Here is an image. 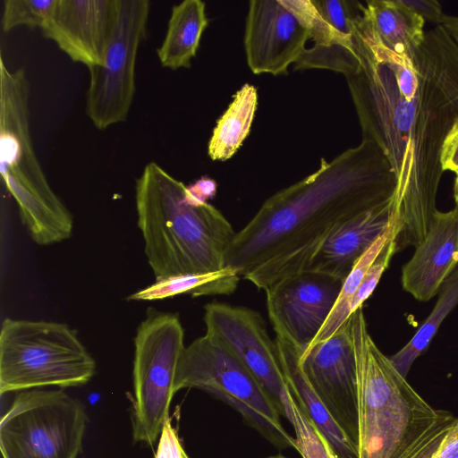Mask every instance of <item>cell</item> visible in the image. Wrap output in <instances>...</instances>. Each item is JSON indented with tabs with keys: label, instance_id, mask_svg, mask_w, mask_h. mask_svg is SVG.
<instances>
[{
	"label": "cell",
	"instance_id": "cell-29",
	"mask_svg": "<svg viewBox=\"0 0 458 458\" xmlns=\"http://www.w3.org/2000/svg\"><path fill=\"white\" fill-rule=\"evenodd\" d=\"M440 165L443 171L458 174V116L454 121L442 143Z\"/></svg>",
	"mask_w": 458,
	"mask_h": 458
},
{
	"label": "cell",
	"instance_id": "cell-6",
	"mask_svg": "<svg viewBox=\"0 0 458 458\" xmlns=\"http://www.w3.org/2000/svg\"><path fill=\"white\" fill-rule=\"evenodd\" d=\"M184 388L212 394L240 413L274 445L294 448V437L283 426L273 398L251 372L208 334L185 346L180 358L174 391Z\"/></svg>",
	"mask_w": 458,
	"mask_h": 458
},
{
	"label": "cell",
	"instance_id": "cell-21",
	"mask_svg": "<svg viewBox=\"0 0 458 458\" xmlns=\"http://www.w3.org/2000/svg\"><path fill=\"white\" fill-rule=\"evenodd\" d=\"M256 88L245 83L233 96L226 111L217 121L208 146L214 161L232 157L248 136L257 109Z\"/></svg>",
	"mask_w": 458,
	"mask_h": 458
},
{
	"label": "cell",
	"instance_id": "cell-26",
	"mask_svg": "<svg viewBox=\"0 0 458 458\" xmlns=\"http://www.w3.org/2000/svg\"><path fill=\"white\" fill-rule=\"evenodd\" d=\"M284 417L294 431V448L302 458H339L317 424L298 406L290 391Z\"/></svg>",
	"mask_w": 458,
	"mask_h": 458
},
{
	"label": "cell",
	"instance_id": "cell-2",
	"mask_svg": "<svg viewBox=\"0 0 458 458\" xmlns=\"http://www.w3.org/2000/svg\"><path fill=\"white\" fill-rule=\"evenodd\" d=\"M358 389V458H431L455 420L431 406L370 336L362 307L350 318Z\"/></svg>",
	"mask_w": 458,
	"mask_h": 458
},
{
	"label": "cell",
	"instance_id": "cell-18",
	"mask_svg": "<svg viewBox=\"0 0 458 458\" xmlns=\"http://www.w3.org/2000/svg\"><path fill=\"white\" fill-rule=\"evenodd\" d=\"M276 335L281 367L293 398L323 432L339 458H358L356 445L332 419L301 371L299 360L303 351L282 332Z\"/></svg>",
	"mask_w": 458,
	"mask_h": 458
},
{
	"label": "cell",
	"instance_id": "cell-7",
	"mask_svg": "<svg viewBox=\"0 0 458 458\" xmlns=\"http://www.w3.org/2000/svg\"><path fill=\"white\" fill-rule=\"evenodd\" d=\"M87 420L63 388L19 392L0 421L3 458H77Z\"/></svg>",
	"mask_w": 458,
	"mask_h": 458
},
{
	"label": "cell",
	"instance_id": "cell-1",
	"mask_svg": "<svg viewBox=\"0 0 458 458\" xmlns=\"http://www.w3.org/2000/svg\"><path fill=\"white\" fill-rule=\"evenodd\" d=\"M397 179L384 151L362 140L331 161L268 198L235 233L225 267L266 291L306 270L341 224L394 195Z\"/></svg>",
	"mask_w": 458,
	"mask_h": 458
},
{
	"label": "cell",
	"instance_id": "cell-17",
	"mask_svg": "<svg viewBox=\"0 0 458 458\" xmlns=\"http://www.w3.org/2000/svg\"><path fill=\"white\" fill-rule=\"evenodd\" d=\"M393 203L394 197L338 225L322 243L306 270L344 281L359 259L390 225Z\"/></svg>",
	"mask_w": 458,
	"mask_h": 458
},
{
	"label": "cell",
	"instance_id": "cell-12",
	"mask_svg": "<svg viewBox=\"0 0 458 458\" xmlns=\"http://www.w3.org/2000/svg\"><path fill=\"white\" fill-rule=\"evenodd\" d=\"M299 364L320 403L357 446V369L350 320L327 339L307 348Z\"/></svg>",
	"mask_w": 458,
	"mask_h": 458
},
{
	"label": "cell",
	"instance_id": "cell-5",
	"mask_svg": "<svg viewBox=\"0 0 458 458\" xmlns=\"http://www.w3.org/2000/svg\"><path fill=\"white\" fill-rule=\"evenodd\" d=\"M96 362L67 324L6 318L0 331V394L87 384Z\"/></svg>",
	"mask_w": 458,
	"mask_h": 458
},
{
	"label": "cell",
	"instance_id": "cell-13",
	"mask_svg": "<svg viewBox=\"0 0 458 458\" xmlns=\"http://www.w3.org/2000/svg\"><path fill=\"white\" fill-rule=\"evenodd\" d=\"M344 282L305 270L267 288V309L275 332L284 333L304 352L328 318Z\"/></svg>",
	"mask_w": 458,
	"mask_h": 458
},
{
	"label": "cell",
	"instance_id": "cell-15",
	"mask_svg": "<svg viewBox=\"0 0 458 458\" xmlns=\"http://www.w3.org/2000/svg\"><path fill=\"white\" fill-rule=\"evenodd\" d=\"M361 5V4H360ZM311 46L305 47L294 70L326 69L345 77L360 66L354 32L360 8L356 1L316 0Z\"/></svg>",
	"mask_w": 458,
	"mask_h": 458
},
{
	"label": "cell",
	"instance_id": "cell-24",
	"mask_svg": "<svg viewBox=\"0 0 458 458\" xmlns=\"http://www.w3.org/2000/svg\"><path fill=\"white\" fill-rule=\"evenodd\" d=\"M393 231V219L387 229L356 262L345 278L336 303L328 318L310 346L330 337L351 317L349 305L368 269L386 244ZM309 346V347H310ZM308 347V348H309Z\"/></svg>",
	"mask_w": 458,
	"mask_h": 458
},
{
	"label": "cell",
	"instance_id": "cell-16",
	"mask_svg": "<svg viewBox=\"0 0 458 458\" xmlns=\"http://www.w3.org/2000/svg\"><path fill=\"white\" fill-rule=\"evenodd\" d=\"M457 267L458 206L436 211L426 236L403 267V288L418 301H429Z\"/></svg>",
	"mask_w": 458,
	"mask_h": 458
},
{
	"label": "cell",
	"instance_id": "cell-20",
	"mask_svg": "<svg viewBox=\"0 0 458 458\" xmlns=\"http://www.w3.org/2000/svg\"><path fill=\"white\" fill-rule=\"evenodd\" d=\"M208 24L201 0H184L174 5L165 38L157 50L161 65L171 70L190 68Z\"/></svg>",
	"mask_w": 458,
	"mask_h": 458
},
{
	"label": "cell",
	"instance_id": "cell-25",
	"mask_svg": "<svg viewBox=\"0 0 458 458\" xmlns=\"http://www.w3.org/2000/svg\"><path fill=\"white\" fill-rule=\"evenodd\" d=\"M355 33L369 52L392 72L401 96L412 101L419 89V76L413 59L376 41L362 26L360 13L356 21Z\"/></svg>",
	"mask_w": 458,
	"mask_h": 458
},
{
	"label": "cell",
	"instance_id": "cell-19",
	"mask_svg": "<svg viewBox=\"0 0 458 458\" xmlns=\"http://www.w3.org/2000/svg\"><path fill=\"white\" fill-rule=\"evenodd\" d=\"M360 9V22L376 41L413 59L425 39L422 17L403 0H370Z\"/></svg>",
	"mask_w": 458,
	"mask_h": 458
},
{
	"label": "cell",
	"instance_id": "cell-10",
	"mask_svg": "<svg viewBox=\"0 0 458 458\" xmlns=\"http://www.w3.org/2000/svg\"><path fill=\"white\" fill-rule=\"evenodd\" d=\"M312 0H252L246 18L244 47L255 74H286L310 40Z\"/></svg>",
	"mask_w": 458,
	"mask_h": 458
},
{
	"label": "cell",
	"instance_id": "cell-35",
	"mask_svg": "<svg viewBox=\"0 0 458 458\" xmlns=\"http://www.w3.org/2000/svg\"><path fill=\"white\" fill-rule=\"evenodd\" d=\"M454 197L456 202V206H458V174H456L454 184Z\"/></svg>",
	"mask_w": 458,
	"mask_h": 458
},
{
	"label": "cell",
	"instance_id": "cell-23",
	"mask_svg": "<svg viewBox=\"0 0 458 458\" xmlns=\"http://www.w3.org/2000/svg\"><path fill=\"white\" fill-rule=\"evenodd\" d=\"M439 292L438 300L431 313L415 335L402 349L389 357L404 377H407L416 359L428 348L442 322L458 305V267L445 281Z\"/></svg>",
	"mask_w": 458,
	"mask_h": 458
},
{
	"label": "cell",
	"instance_id": "cell-3",
	"mask_svg": "<svg viewBox=\"0 0 458 458\" xmlns=\"http://www.w3.org/2000/svg\"><path fill=\"white\" fill-rule=\"evenodd\" d=\"M185 188L155 162L147 164L136 180L138 226L156 280L225 267L236 233L211 204L189 202Z\"/></svg>",
	"mask_w": 458,
	"mask_h": 458
},
{
	"label": "cell",
	"instance_id": "cell-8",
	"mask_svg": "<svg viewBox=\"0 0 458 458\" xmlns=\"http://www.w3.org/2000/svg\"><path fill=\"white\" fill-rule=\"evenodd\" d=\"M184 330L176 314L151 311L134 338L132 438L153 445L167 421Z\"/></svg>",
	"mask_w": 458,
	"mask_h": 458
},
{
	"label": "cell",
	"instance_id": "cell-32",
	"mask_svg": "<svg viewBox=\"0 0 458 458\" xmlns=\"http://www.w3.org/2000/svg\"><path fill=\"white\" fill-rule=\"evenodd\" d=\"M403 4L424 19L440 23L444 16L442 7L437 1L403 0Z\"/></svg>",
	"mask_w": 458,
	"mask_h": 458
},
{
	"label": "cell",
	"instance_id": "cell-31",
	"mask_svg": "<svg viewBox=\"0 0 458 458\" xmlns=\"http://www.w3.org/2000/svg\"><path fill=\"white\" fill-rule=\"evenodd\" d=\"M216 192V182L208 177H201L185 188V198L195 205L208 203Z\"/></svg>",
	"mask_w": 458,
	"mask_h": 458
},
{
	"label": "cell",
	"instance_id": "cell-27",
	"mask_svg": "<svg viewBox=\"0 0 458 458\" xmlns=\"http://www.w3.org/2000/svg\"><path fill=\"white\" fill-rule=\"evenodd\" d=\"M57 0H4L1 19L2 30L27 26L42 30L48 22Z\"/></svg>",
	"mask_w": 458,
	"mask_h": 458
},
{
	"label": "cell",
	"instance_id": "cell-9",
	"mask_svg": "<svg viewBox=\"0 0 458 458\" xmlns=\"http://www.w3.org/2000/svg\"><path fill=\"white\" fill-rule=\"evenodd\" d=\"M148 0H120L117 23L104 62L89 68L86 113L98 130L124 122L135 95V67L146 35Z\"/></svg>",
	"mask_w": 458,
	"mask_h": 458
},
{
	"label": "cell",
	"instance_id": "cell-36",
	"mask_svg": "<svg viewBox=\"0 0 458 458\" xmlns=\"http://www.w3.org/2000/svg\"><path fill=\"white\" fill-rule=\"evenodd\" d=\"M264 458H288V457H285L282 454H276V455H271V456H267V457H264Z\"/></svg>",
	"mask_w": 458,
	"mask_h": 458
},
{
	"label": "cell",
	"instance_id": "cell-37",
	"mask_svg": "<svg viewBox=\"0 0 458 458\" xmlns=\"http://www.w3.org/2000/svg\"><path fill=\"white\" fill-rule=\"evenodd\" d=\"M183 458H189L188 454H186V452H184L183 454Z\"/></svg>",
	"mask_w": 458,
	"mask_h": 458
},
{
	"label": "cell",
	"instance_id": "cell-11",
	"mask_svg": "<svg viewBox=\"0 0 458 458\" xmlns=\"http://www.w3.org/2000/svg\"><path fill=\"white\" fill-rule=\"evenodd\" d=\"M206 334L217 339L259 380L284 417L289 392L276 343L255 310L222 302L204 307Z\"/></svg>",
	"mask_w": 458,
	"mask_h": 458
},
{
	"label": "cell",
	"instance_id": "cell-33",
	"mask_svg": "<svg viewBox=\"0 0 458 458\" xmlns=\"http://www.w3.org/2000/svg\"><path fill=\"white\" fill-rule=\"evenodd\" d=\"M431 458H458V418H455Z\"/></svg>",
	"mask_w": 458,
	"mask_h": 458
},
{
	"label": "cell",
	"instance_id": "cell-30",
	"mask_svg": "<svg viewBox=\"0 0 458 458\" xmlns=\"http://www.w3.org/2000/svg\"><path fill=\"white\" fill-rule=\"evenodd\" d=\"M184 452L177 431L172 426L170 418L165 422L159 436L155 458H183Z\"/></svg>",
	"mask_w": 458,
	"mask_h": 458
},
{
	"label": "cell",
	"instance_id": "cell-34",
	"mask_svg": "<svg viewBox=\"0 0 458 458\" xmlns=\"http://www.w3.org/2000/svg\"><path fill=\"white\" fill-rule=\"evenodd\" d=\"M442 28L447 32L449 36L454 40V42L458 45V17L443 16L441 22Z\"/></svg>",
	"mask_w": 458,
	"mask_h": 458
},
{
	"label": "cell",
	"instance_id": "cell-4",
	"mask_svg": "<svg viewBox=\"0 0 458 458\" xmlns=\"http://www.w3.org/2000/svg\"><path fill=\"white\" fill-rule=\"evenodd\" d=\"M30 87L22 68L11 71L0 55V172L32 240L49 245L71 237L73 219L51 188L33 148Z\"/></svg>",
	"mask_w": 458,
	"mask_h": 458
},
{
	"label": "cell",
	"instance_id": "cell-22",
	"mask_svg": "<svg viewBox=\"0 0 458 458\" xmlns=\"http://www.w3.org/2000/svg\"><path fill=\"white\" fill-rule=\"evenodd\" d=\"M241 279L239 273L228 267L208 273L186 274L156 280L152 284L128 297L132 301H156L190 293L193 297L230 294Z\"/></svg>",
	"mask_w": 458,
	"mask_h": 458
},
{
	"label": "cell",
	"instance_id": "cell-14",
	"mask_svg": "<svg viewBox=\"0 0 458 458\" xmlns=\"http://www.w3.org/2000/svg\"><path fill=\"white\" fill-rule=\"evenodd\" d=\"M119 9L120 0H57L41 31L71 60L89 69L104 62Z\"/></svg>",
	"mask_w": 458,
	"mask_h": 458
},
{
	"label": "cell",
	"instance_id": "cell-28",
	"mask_svg": "<svg viewBox=\"0 0 458 458\" xmlns=\"http://www.w3.org/2000/svg\"><path fill=\"white\" fill-rule=\"evenodd\" d=\"M395 252L396 244L393 220V231L390 237L368 269L360 284L352 298L349 305V312L351 316L359 308H361L364 301L372 294Z\"/></svg>",
	"mask_w": 458,
	"mask_h": 458
}]
</instances>
